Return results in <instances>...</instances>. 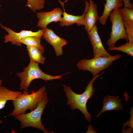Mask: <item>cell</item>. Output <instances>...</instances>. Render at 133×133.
Masks as SVG:
<instances>
[{
	"label": "cell",
	"instance_id": "cell-1",
	"mask_svg": "<svg viewBox=\"0 0 133 133\" xmlns=\"http://www.w3.org/2000/svg\"><path fill=\"white\" fill-rule=\"evenodd\" d=\"M104 73L103 72L100 74L94 76L88 83L85 88L84 91L81 94H77L74 92L71 87L64 85V90L67 98V105L69 106L70 109L74 110L78 109L84 115L86 120L90 122L91 116L88 112L86 108V104L88 100L91 98L95 92L93 86L95 80L99 76Z\"/></svg>",
	"mask_w": 133,
	"mask_h": 133
},
{
	"label": "cell",
	"instance_id": "cell-2",
	"mask_svg": "<svg viewBox=\"0 0 133 133\" xmlns=\"http://www.w3.org/2000/svg\"><path fill=\"white\" fill-rule=\"evenodd\" d=\"M46 87L43 86L36 91H31L30 94L28 91L24 90L22 94L12 100L14 109L7 116L15 117L25 113L28 109L34 110L42 98L46 94Z\"/></svg>",
	"mask_w": 133,
	"mask_h": 133
},
{
	"label": "cell",
	"instance_id": "cell-3",
	"mask_svg": "<svg viewBox=\"0 0 133 133\" xmlns=\"http://www.w3.org/2000/svg\"><path fill=\"white\" fill-rule=\"evenodd\" d=\"M48 101L46 94L41 99L37 107L31 112L14 117L20 122V128L32 127L42 130L44 133H50L46 129L41 121L42 116Z\"/></svg>",
	"mask_w": 133,
	"mask_h": 133
},
{
	"label": "cell",
	"instance_id": "cell-4",
	"mask_svg": "<svg viewBox=\"0 0 133 133\" xmlns=\"http://www.w3.org/2000/svg\"><path fill=\"white\" fill-rule=\"evenodd\" d=\"M53 76L47 74L39 67L38 63L30 60L29 65L23 68V71L17 72V75L20 79V89L28 91V87L32 82L36 79H40L47 82L54 80L60 79L65 74Z\"/></svg>",
	"mask_w": 133,
	"mask_h": 133
},
{
	"label": "cell",
	"instance_id": "cell-5",
	"mask_svg": "<svg viewBox=\"0 0 133 133\" xmlns=\"http://www.w3.org/2000/svg\"><path fill=\"white\" fill-rule=\"evenodd\" d=\"M121 57V55L118 54L107 57L97 56L89 59H82L77 63V66L79 69L89 71L92 74L93 77L95 76Z\"/></svg>",
	"mask_w": 133,
	"mask_h": 133
},
{
	"label": "cell",
	"instance_id": "cell-6",
	"mask_svg": "<svg viewBox=\"0 0 133 133\" xmlns=\"http://www.w3.org/2000/svg\"><path fill=\"white\" fill-rule=\"evenodd\" d=\"M119 9L113 10L109 16L112 24L110 37L106 42V44L109 47H115L116 42L120 39L128 40L126 31Z\"/></svg>",
	"mask_w": 133,
	"mask_h": 133
},
{
	"label": "cell",
	"instance_id": "cell-7",
	"mask_svg": "<svg viewBox=\"0 0 133 133\" xmlns=\"http://www.w3.org/2000/svg\"><path fill=\"white\" fill-rule=\"evenodd\" d=\"M1 27L7 32L8 34H6L4 37V42L7 43L11 42L13 45L21 46L22 44L20 42V40L25 37L29 36H36L42 37L43 29L36 32L31 31L23 30L17 33L14 31L10 28L6 27L0 23Z\"/></svg>",
	"mask_w": 133,
	"mask_h": 133
},
{
	"label": "cell",
	"instance_id": "cell-8",
	"mask_svg": "<svg viewBox=\"0 0 133 133\" xmlns=\"http://www.w3.org/2000/svg\"><path fill=\"white\" fill-rule=\"evenodd\" d=\"M63 11L59 7H56L52 10L48 12H41L36 13L38 19L37 26L42 29L47 27L50 23L56 22L62 20Z\"/></svg>",
	"mask_w": 133,
	"mask_h": 133
},
{
	"label": "cell",
	"instance_id": "cell-9",
	"mask_svg": "<svg viewBox=\"0 0 133 133\" xmlns=\"http://www.w3.org/2000/svg\"><path fill=\"white\" fill-rule=\"evenodd\" d=\"M43 29L42 38L53 47L56 56L62 55V48L68 44L67 41L57 35L51 29L47 27Z\"/></svg>",
	"mask_w": 133,
	"mask_h": 133
},
{
	"label": "cell",
	"instance_id": "cell-10",
	"mask_svg": "<svg viewBox=\"0 0 133 133\" xmlns=\"http://www.w3.org/2000/svg\"><path fill=\"white\" fill-rule=\"evenodd\" d=\"M87 33L92 46L93 57L99 56L107 57L111 55L106 50L103 45L96 25Z\"/></svg>",
	"mask_w": 133,
	"mask_h": 133
},
{
	"label": "cell",
	"instance_id": "cell-11",
	"mask_svg": "<svg viewBox=\"0 0 133 133\" xmlns=\"http://www.w3.org/2000/svg\"><path fill=\"white\" fill-rule=\"evenodd\" d=\"M61 4L63 9L62 14L63 17L62 20L59 22V25L62 27H67L76 23L78 26L84 25V17L89 7V3L87 1H85V8L83 14L80 16H75L67 13L65 11L64 8V3L59 0Z\"/></svg>",
	"mask_w": 133,
	"mask_h": 133
},
{
	"label": "cell",
	"instance_id": "cell-12",
	"mask_svg": "<svg viewBox=\"0 0 133 133\" xmlns=\"http://www.w3.org/2000/svg\"><path fill=\"white\" fill-rule=\"evenodd\" d=\"M89 6L84 17V25L87 32L96 25L99 18L97 4L92 0H89Z\"/></svg>",
	"mask_w": 133,
	"mask_h": 133
},
{
	"label": "cell",
	"instance_id": "cell-13",
	"mask_svg": "<svg viewBox=\"0 0 133 133\" xmlns=\"http://www.w3.org/2000/svg\"><path fill=\"white\" fill-rule=\"evenodd\" d=\"M122 100V98L119 99L118 96H114L107 95L104 97L102 108L96 117H99L101 113L105 111L123 110L121 102Z\"/></svg>",
	"mask_w": 133,
	"mask_h": 133
},
{
	"label": "cell",
	"instance_id": "cell-14",
	"mask_svg": "<svg viewBox=\"0 0 133 133\" xmlns=\"http://www.w3.org/2000/svg\"><path fill=\"white\" fill-rule=\"evenodd\" d=\"M104 9L101 16L99 17L98 21L102 25H105L107 20L112 11L119 9L124 6L122 0H105Z\"/></svg>",
	"mask_w": 133,
	"mask_h": 133
},
{
	"label": "cell",
	"instance_id": "cell-15",
	"mask_svg": "<svg viewBox=\"0 0 133 133\" xmlns=\"http://www.w3.org/2000/svg\"><path fill=\"white\" fill-rule=\"evenodd\" d=\"M22 93L20 91L11 90L0 85V110L5 107L7 101L15 99Z\"/></svg>",
	"mask_w": 133,
	"mask_h": 133
},
{
	"label": "cell",
	"instance_id": "cell-16",
	"mask_svg": "<svg viewBox=\"0 0 133 133\" xmlns=\"http://www.w3.org/2000/svg\"><path fill=\"white\" fill-rule=\"evenodd\" d=\"M26 48L30 60L38 64L44 63L45 57L43 55L44 50L28 46Z\"/></svg>",
	"mask_w": 133,
	"mask_h": 133
},
{
	"label": "cell",
	"instance_id": "cell-17",
	"mask_svg": "<svg viewBox=\"0 0 133 133\" xmlns=\"http://www.w3.org/2000/svg\"><path fill=\"white\" fill-rule=\"evenodd\" d=\"M42 37L36 36H29L25 37L21 39L20 42L22 44L32 47L38 48L44 50V47L40 43Z\"/></svg>",
	"mask_w": 133,
	"mask_h": 133
},
{
	"label": "cell",
	"instance_id": "cell-18",
	"mask_svg": "<svg viewBox=\"0 0 133 133\" xmlns=\"http://www.w3.org/2000/svg\"><path fill=\"white\" fill-rule=\"evenodd\" d=\"M119 10L123 21L133 26V9L124 7L119 9Z\"/></svg>",
	"mask_w": 133,
	"mask_h": 133
},
{
	"label": "cell",
	"instance_id": "cell-19",
	"mask_svg": "<svg viewBox=\"0 0 133 133\" xmlns=\"http://www.w3.org/2000/svg\"><path fill=\"white\" fill-rule=\"evenodd\" d=\"M108 50L110 51L117 50L121 51L127 53L133 57V43H131L127 40L125 44L118 47H109Z\"/></svg>",
	"mask_w": 133,
	"mask_h": 133
},
{
	"label": "cell",
	"instance_id": "cell-20",
	"mask_svg": "<svg viewBox=\"0 0 133 133\" xmlns=\"http://www.w3.org/2000/svg\"><path fill=\"white\" fill-rule=\"evenodd\" d=\"M45 2V0H27L26 6L33 11H35L43 9Z\"/></svg>",
	"mask_w": 133,
	"mask_h": 133
},
{
	"label": "cell",
	"instance_id": "cell-21",
	"mask_svg": "<svg viewBox=\"0 0 133 133\" xmlns=\"http://www.w3.org/2000/svg\"><path fill=\"white\" fill-rule=\"evenodd\" d=\"M128 36V42L133 43V26L123 21Z\"/></svg>",
	"mask_w": 133,
	"mask_h": 133
},
{
	"label": "cell",
	"instance_id": "cell-22",
	"mask_svg": "<svg viewBox=\"0 0 133 133\" xmlns=\"http://www.w3.org/2000/svg\"><path fill=\"white\" fill-rule=\"evenodd\" d=\"M124 7H127L130 9H133V5L130 2V0H122Z\"/></svg>",
	"mask_w": 133,
	"mask_h": 133
},
{
	"label": "cell",
	"instance_id": "cell-23",
	"mask_svg": "<svg viewBox=\"0 0 133 133\" xmlns=\"http://www.w3.org/2000/svg\"><path fill=\"white\" fill-rule=\"evenodd\" d=\"M2 81L0 79V85L2 84Z\"/></svg>",
	"mask_w": 133,
	"mask_h": 133
},
{
	"label": "cell",
	"instance_id": "cell-24",
	"mask_svg": "<svg viewBox=\"0 0 133 133\" xmlns=\"http://www.w3.org/2000/svg\"><path fill=\"white\" fill-rule=\"evenodd\" d=\"M2 121L1 120H0V124L2 123Z\"/></svg>",
	"mask_w": 133,
	"mask_h": 133
}]
</instances>
